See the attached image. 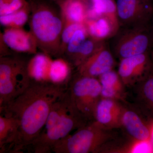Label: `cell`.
Instances as JSON below:
<instances>
[{
	"label": "cell",
	"mask_w": 153,
	"mask_h": 153,
	"mask_svg": "<svg viewBox=\"0 0 153 153\" xmlns=\"http://www.w3.org/2000/svg\"><path fill=\"white\" fill-rule=\"evenodd\" d=\"M67 88L63 83L31 81L22 94L0 109L1 113L19 123V139L13 152H19L32 146L43 130L53 104Z\"/></svg>",
	"instance_id": "cell-1"
},
{
	"label": "cell",
	"mask_w": 153,
	"mask_h": 153,
	"mask_svg": "<svg viewBox=\"0 0 153 153\" xmlns=\"http://www.w3.org/2000/svg\"><path fill=\"white\" fill-rule=\"evenodd\" d=\"M88 123L74 108L67 88L53 104L43 130L32 144L34 152H51L59 141Z\"/></svg>",
	"instance_id": "cell-2"
},
{
	"label": "cell",
	"mask_w": 153,
	"mask_h": 153,
	"mask_svg": "<svg viewBox=\"0 0 153 153\" xmlns=\"http://www.w3.org/2000/svg\"><path fill=\"white\" fill-rule=\"evenodd\" d=\"M111 129L95 120L77 129L72 135L57 142L52 150L55 153H97L112 138Z\"/></svg>",
	"instance_id": "cell-3"
},
{
	"label": "cell",
	"mask_w": 153,
	"mask_h": 153,
	"mask_svg": "<svg viewBox=\"0 0 153 153\" xmlns=\"http://www.w3.org/2000/svg\"><path fill=\"white\" fill-rule=\"evenodd\" d=\"M30 27L36 43L52 54L51 48L57 46L63 29L60 15L48 6H37L32 12Z\"/></svg>",
	"instance_id": "cell-4"
},
{
	"label": "cell",
	"mask_w": 153,
	"mask_h": 153,
	"mask_svg": "<svg viewBox=\"0 0 153 153\" xmlns=\"http://www.w3.org/2000/svg\"><path fill=\"white\" fill-rule=\"evenodd\" d=\"M68 90L76 112L87 123L94 121L96 108L101 98L99 79L78 74L69 82Z\"/></svg>",
	"instance_id": "cell-5"
},
{
	"label": "cell",
	"mask_w": 153,
	"mask_h": 153,
	"mask_svg": "<svg viewBox=\"0 0 153 153\" xmlns=\"http://www.w3.org/2000/svg\"><path fill=\"white\" fill-rule=\"evenodd\" d=\"M30 76L24 61L16 58H1L0 109L28 87L31 82Z\"/></svg>",
	"instance_id": "cell-6"
},
{
	"label": "cell",
	"mask_w": 153,
	"mask_h": 153,
	"mask_svg": "<svg viewBox=\"0 0 153 153\" xmlns=\"http://www.w3.org/2000/svg\"><path fill=\"white\" fill-rule=\"evenodd\" d=\"M131 28L121 35L115 44V53L121 60L149 52L153 42V36L146 26Z\"/></svg>",
	"instance_id": "cell-7"
},
{
	"label": "cell",
	"mask_w": 153,
	"mask_h": 153,
	"mask_svg": "<svg viewBox=\"0 0 153 153\" xmlns=\"http://www.w3.org/2000/svg\"><path fill=\"white\" fill-rule=\"evenodd\" d=\"M119 22L132 27L146 26L153 16L149 0H117Z\"/></svg>",
	"instance_id": "cell-8"
},
{
	"label": "cell",
	"mask_w": 153,
	"mask_h": 153,
	"mask_svg": "<svg viewBox=\"0 0 153 153\" xmlns=\"http://www.w3.org/2000/svg\"><path fill=\"white\" fill-rule=\"evenodd\" d=\"M149 52L121 60L118 73L126 86H134L152 70L153 63Z\"/></svg>",
	"instance_id": "cell-9"
},
{
	"label": "cell",
	"mask_w": 153,
	"mask_h": 153,
	"mask_svg": "<svg viewBox=\"0 0 153 153\" xmlns=\"http://www.w3.org/2000/svg\"><path fill=\"white\" fill-rule=\"evenodd\" d=\"M113 56L104 44L77 67L78 74L89 77H99L112 70L114 66Z\"/></svg>",
	"instance_id": "cell-10"
},
{
	"label": "cell",
	"mask_w": 153,
	"mask_h": 153,
	"mask_svg": "<svg viewBox=\"0 0 153 153\" xmlns=\"http://www.w3.org/2000/svg\"><path fill=\"white\" fill-rule=\"evenodd\" d=\"M124 109L119 101L101 97L96 108L94 120L109 129L120 127Z\"/></svg>",
	"instance_id": "cell-11"
},
{
	"label": "cell",
	"mask_w": 153,
	"mask_h": 153,
	"mask_svg": "<svg viewBox=\"0 0 153 153\" xmlns=\"http://www.w3.org/2000/svg\"><path fill=\"white\" fill-rule=\"evenodd\" d=\"M122 126L136 141L151 139L150 124H148L134 111L124 108Z\"/></svg>",
	"instance_id": "cell-12"
},
{
	"label": "cell",
	"mask_w": 153,
	"mask_h": 153,
	"mask_svg": "<svg viewBox=\"0 0 153 153\" xmlns=\"http://www.w3.org/2000/svg\"><path fill=\"white\" fill-rule=\"evenodd\" d=\"M2 39L6 46L16 52L26 53L35 51V38L20 28L7 29L3 34Z\"/></svg>",
	"instance_id": "cell-13"
},
{
	"label": "cell",
	"mask_w": 153,
	"mask_h": 153,
	"mask_svg": "<svg viewBox=\"0 0 153 153\" xmlns=\"http://www.w3.org/2000/svg\"><path fill=\"white\" fill-rule=\"evenodd\" d=\"M99 80L101 86V97L118 101L124 100L126 86L118 72L112 69L100 75Z\"/></svg>",
	"instance_id": "cell-14"
},
{
	"label": "cell",
	"mask_w": 153,
	"mask_h": 153,
	"mask_svg": "<svg viewBox=\"0 0 153 153\" xmlns=\"http://www.w3.org/2000/svg\"><path fill=\"white\" fill-rule=\"evenodd\" d=\"M19 124L16 119L1 113L0 115V148L1 152L6 147L13 148L16 144L19 134Z\"/></svg>",
	"instance_id": "cell-15"
},
{
	"label": "cell",
	"mask_w": 153,
	"mask_h": 153,
	"mask_svg": "<svg viewBox=\"0 0 153 153\" xmlns=\"http://www.w3.org/2000/svg\"><path fill=\"white\" fill-rule=\"evenodd\" d=\"M85 25L88 35L96 41H102L114 35L118 31L111 21L104 16L88 19Z\"/></svg>",
	"instance_id": "cell-16"
},
{
	"label": "cell",
	"mask_w": 153,
	"mask_h": 153,
	"mask_svg": "<svg viewBox=\"0 0 153 153\" xmlns=\"http://www.w3.org/2000/svg\"><path fill=\"white\" fill-rule=\"evenodd\" d=\"M91 5L88 7V19L106 17L118 30L119 22L118 19L116 4L113 0H91Z\"/></svg>",
	"instance_id": "cell-17"
},
{
	"label": "cell",
	"mask_w": 153,
	"mask_h": 153,
	"mask_svg": "<svg viewBox=\"0 0 153 153\" xmlns=\"http://www.w3.org/2000/svg\"><path fill=\"white\" fill-rule=\"evenodd\" d=\"M134 85L137 87V98L139 99L141 105L152 122L153 121V69L147 76Z\"/></svg>",
	"instance_id": "cell-18"
},
{
	"label": "cell",
	"mask_w": 153,
	"mask_h": 153,
	"mask_svg": "<svg viewBox=\"0 0 153 153\" xmlns=\"http://www.w3.org/2000/svg\"><path fill=\"white\" fill-rule=\"evenodd\" d=\"M61 9L69 23L85 24L87 21L88 7L84 0H64Z\"/></svg>",
	"instance_id": "cell-19"
},
{
	"label": "cell",
	"mask_w": 153,
	"mask_h": 153,
	"mask_svg": "<svg viewBox=\"0 0 153 153\" xmlns=\"http://www.w3.org/2000/svg\"><path fill=\"white\" fill-rule=\"evenodd\" d=\"M101 42L93 39H86L76 55L70 61L71 64L74 66L79 67L101 47L103 44Z\"/></svg>",
	"instance_id": "cell-20"
},
{
	"label": "cell",
	"mask_w": 153,
	"mask_h": 153,
	"mask_svg": "<svg viewBox=\"0 0 153 153\" xmlns=\"http://www.w3.org/2000/svg\"><path fill=\"white\" fill-rule=\"evenodd\" d=\"M51 63L46 55L39 54L36 55L30 64V70H28L29 74H31L36 79H42L46 74L47 69L50 68Z\"/></svg>",
	"instance_id": "cell-21"
},
{
	"label": "cell",
	"mask_w": 153,
	"mask_h": 153,
	"mask_svg": "<svg viewBox=\"0 0 153 153\" xmlns=\"http://www.w3.org/2000/svg\"><path fill=\"white\" fill-rule=\"evenodd\" d=\"M28 4L20 10L9 15L1 16V25L6 27L19 28L25 25L27 21L28 15L27 12Z\"/></svg>",
	"instance_id": "cell-22"
},
{
	"label": "cell",
	"mask_w": 153,
	"mask_h": 153,
	"mask_svg": "<svg viewBox=\"0 0 153 153\" xmlns=\"http://www.w3.org/2000/svg\"><path fill=\"white\" fill-rule=\"evenodd\" d=\"M88 35L86 27L76 30L67 45L68 60L71 61L76 55L79 48L87 39Z\"/></svg>",
	"instance_id": "cell-23"
},
{
	"label": "cell",
	"mask_w": 153,
	"mask_h": 153,
	"mask_svg": "<svg viewBox=\"0 0 153 153\" xmlns=\"http://www.w3.org/2000/svg\"><path fill=\"white\" fill-rule=\"evenodd\" d=\"M69 69L67 64L63 60L58 59L51 63L49 75V77L57 83H62L61 80L66 78L67 76Z\"/></svg>",
	"instance_id": "cell-24"
},
{
	"label": "cell",
	"mask_w": 153,
	"mask_h": 153,
	"mask_svg": "<svg viewBox=\"0 0 153 153\" xmlns=\"http://www.w3.org/2000/svg\"><path fill=\"white\" fill-rule=\"evenodd\" d=\"M28 4L26 0H0V15H9L20 10Z\"/></svg>",
	"instance_id": "cell-25"
},
{
	"label": "cell",
	"mask_w": 153,
	"mask_h": 153,
	"mask_svg": "<svg viewBox=\"0 0 153 153\" xmlns=\"http://www.w3.org/2000/svg\"><path fill=\"white\" fill-rule=\"evenodd\" d=\"M85 27V24L69 23L63 28L61 36V42L64 45H67L76 30Z\"/></svg>",
	"instance_id": "cell-26"
},
{
	"label": "cell",
	"mask_w": 153,
	"mask_h": 153,
	"mask_svg": "<svg viewBox=\"0 0 153 153\" xmlns=\"http://www.w3.org/2000/svg\"><path fill=\"white\" fill-rule=\"evenodd\" d=\"M130 152L134 153H153V142L151 139L136 141Z\"/></svg>",
	"instance_id": "cell-27"
},
{
	"label": "cell",
	"mask_w": 153,
	"mask_h": 153,
	"mask_svg": "<svg viewBox=\"0 0 153 153\" xmlns=\"http://www.w3.org/2000/svg\"><path fill=\"white\" fill-rule=\"evenodd\" d=\"M151 139L153 142V121L150 123Z\"/></svg>",
	"instance_id": "cell-28"
},
{
	"label": "cell",
	"mask_w": 153,
	"mask_h": 153,
	"mask_svg": "<svg viewBox=\"0 0 153 153\" xmlns=\"http://www.w3.org/2000/svg\"></svg>",
	"instance_id": "cell-29"
}]
</instances>
